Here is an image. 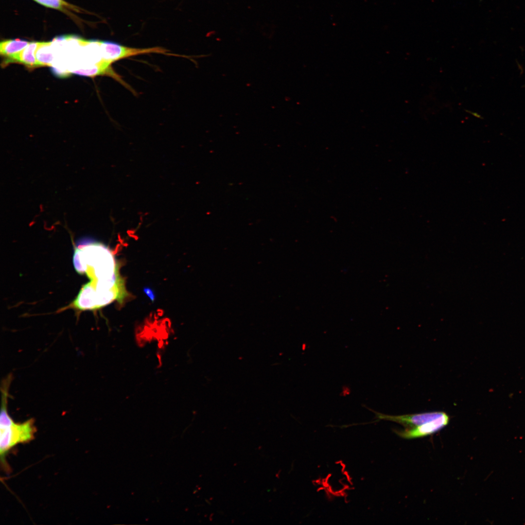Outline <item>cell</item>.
<instances>
[{"instance_id":"8992f818","label":"cell","mask_w":525,"mask_h":525,"mask_svg":"<svg viewBox=\"0 0 525 525\" xmlns=\"http://www.w3.org/2000/svg\"><path fill=\"white\" fill-rule=\"evenodd\" d=\"M39 42H33L29 44L19 53L10 59H7L4 63L18 62L32 68L38 67L35 58V52Z\"/></svg>"},{"instance_id":"7a4b0ae2","label":"cell","mask_w":525,"mask_h":525,"mask_svg":"<svg viewBox=\"0 0 525 525\" xmlns=\"http://www.w3.org/2000/svg\"><path fill=\"white\" fill-rule=\"evenodd\" d=\"M11 377L3 382L2 388L1 407L0 417V455L1 463L7 467L5 455L13 447L20 443L30 442L35 438L36 429L35 420L30 419L22 423H16L7 411L8 387Z\"/></svg>"},{"instance_id":"9c48e42d","label":"cell","mask_w":525,"mask_h":525,"mask_svg":"<svg viewBox=\"0 0 525 525\" xmlns=\"http://www.w3.org/2000/svg\"><path fill=\"white\" fill-rule=\"evenodd\" d=\"M40 4L45 6L63 10L68 4L63 0H34Z\"/></svg>"},{"instance_id":"277c9868","label":"cell","mask_w":525,"mask_h":525,"mask_svg":"<svg viewBox=\"0 0 525 525\" xmlns=\"http://www.w3.org/2000/svg\"><path fill=\"white\" fill-rule=\"evenodd\" d=\"M449 416L445 412L439 417L427 421L420 425L403 430H393L394 432L402 438L411 439L421 438L435 433L448 425Z\"/></svg>"},{"instance_id":"8fae6325","label":"cell","mask_w":525,"mask_h":525,"mask_svg":"<svg viewBox=\"0 0 525 525\" xmlns=\"http://www.w3.org/2000/svg\"><path fill=\"white\" fill-rule=\"evenodd\" d=\"M472 113V115H473L474 116H476V117H480V115H478V114H477V113H474V112H472V113Z\"/></svg>"},{"instance_id":"6da1fadb","label":"cell","mask_w":525,"mask_h":525,"mask_svg":"<svg viewBox=\"0 0 525 525\" xmlns=\"http://www.w3.org/2000/svg\"><path fill=\"white\" fill-rule=\"evenodd\" d=\"M73 264L78 273H85L89 278L80 292L96 309L115 300L122 303L128 296L114 256L105 245L92 243L79 246Z\"/></svg>"},{"instance_id":"ba28073f","label":"cell","mask_w":525,"mask_h":525,"mask_svg":"<svg viewBox=\"0 0 525 525\" xmlns=\"http://www.w3.org/2000/svg\"><path fill=\"white\" fill-rule=\"evenodd\" d=\"M52 42H39L35 52V58L38 67L51 66L53 60Z\"/></svg>"},{"instance_id":"30bf717a","label":"cell","mask_w":525,"mask_h":525,"mask_svg":"<svg viewBox=\"0 0 525 525\" xmlns=\"http://www.w3.org/2000/svg\"><path fill=\"white\" fill-rule=\"evenodd\" d=\"M52 72L58 77H66L70 75V72L68 70H61L55 67L51 68Z\"/></svg>"},{"instance_id":"5b68a950","label":"cell","mask_w":525,"mask_h":525,"mask_svg":"<svg viewBox=\"0 0 525 525\" xmlns=\"http://www.w3.org/2000/svg\"><path fill=\"white\" fill-rule=\"evenodd\" d=\"M375 414L378 420H386L396 422L403 425L406 428H414L441 416L443 412H430L424 413L392 416L384 414L369 409Z\"/></svg>"},{"instance_id":"3957f363","label":"cell","mask_w":525,"mask_h":525,"mask_svg":"<svg viewBox=\"0 0 525 525\" xmlns=\"http://www.w3.org/2000/svg\"><path fill=\"white\" fill-rule=\"evenodd\" d=\"M99 43L102 60L110 64L121 59L143 54L156 53L171 55L168 53L170 51L161 47L133 48L110 41L100 40Z\"/></svg>"},{"instance_id":"52a82bcc","label":"cell","mask_w":525,"mask_h":525,"mask_svg":"<svg viewBox=\"0 0 525 525\" xmlns=\"http://www.w3.org/2000/svg\"><path fill=\"white\" fill-rule=\"evenodd\" d=\"M29 43L19 39L3 40L0 43V54L10 59L21 52Z\"/></svg>"}]
</instances>
